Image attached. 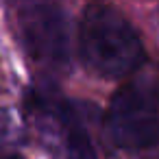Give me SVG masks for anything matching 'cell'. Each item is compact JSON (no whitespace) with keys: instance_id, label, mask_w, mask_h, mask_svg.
Listing matches in <instances>:
<instances>
[{"instance_id":"5","label":"cell","mask_w":159,"mask_h":159,"mask_svg":"<svg viewBox=\"0 0 159 159\" xmlns=\"http://www.w3.org/2000/svg\"><path fill=\"white\" fill-rule=\"evenodd\" d=\"M7 142H9V120L0 113V150L5 148Z\"/></svg>"},{"instance_id":"1","label":"cell","mask_w":159,"mask_h":159,"mask_svg":"<svg viewBox=\"0 0 159 159\" xmlns=\"http://www.w3.org/2000/svg\"><path fill=\"white\" fill-rule=\"evenodd\" d=\"M85 66L102 79H124L144 63V44L124 13L109 5H87L79 24Z\"/></svg>"},{"instance_id":"4","label":"cell","mask_w":159,"mask_h":159,"mask_svg":"<svg viewBox=\"0 0 159 159\" xmlns=\"http://www.w3.org/2000/svg\"><path fill=\"white\" fill-rule=\"evenodd\" d=\"M63 150H66V159H98L89 133L76 116L70 120V124L63 131Z\"/></svg>"},{"instance_id":"2","label":"cell","mask_w":159,"mask_h":159,"mask_svg":"<svg viewBox=\"0 0 159 159\" xmlns=\"http://www.w3.org/2000/svg\"><path fill=\"white\" fill-rule=\"evenodd\" d=\"M105 139L120 150H146L159 144V79L139 74L124 83L102 116Z\"/></svg>"},{"instance_id":"6","label":"cell","mask_w":159,"mask_h":159,"mask_svg":"<svg viewBox=\"0 0 159 159\" xmlns=\"http://www.w3.org/2000/svg\"><path fill=\"white\" fill-rule=\"evenodd\" d=\"M5 159H22V157H18V155H16V157H5Z\"/></svg>"},{"instance_id":"3","label":"cell","mask_w":159,"mask_h":159,"mask_svg":"<svg viewBox=\"0 0 159 159\" xmlns=\"http://www.w3.org/2000/svg\"><path fill=\"white\" fill-rule=\"evenodd\" d=\"M22 46L31 59L50 72L70 68V33L68 16L55 2H22L16 13Z\"/></svg>"}]
</instances>
